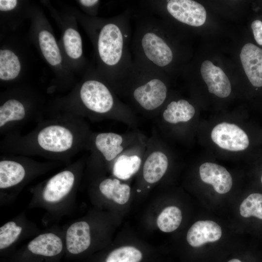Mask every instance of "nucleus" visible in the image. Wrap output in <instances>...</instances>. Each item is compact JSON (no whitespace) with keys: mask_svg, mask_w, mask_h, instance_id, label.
Listing matches in <instances>:
<instances>
[{"mask_svg":"<svg viewBox=\"0 0 262 262\" xmlns=\"http://www.w3.org/2000/svg\"><path fill=\"white\" fill-rule=\"evenodd\" d=\"M131 15L129 10H125L102 25L98 33V53L108 69L112 88L125 76L133 63Z\"/></svg>","mask_w":262,"mask_h":262,"instance_id":"f03ea898","label":"nucleus"},{"mask_svg":"<svg viewBox=\"0 0 262 262\" xmlns=\"http://www.w3.org/2000/svg\"><path fill=\"white\" fill-rule=\"evenodd\" d=\"M200 71L210 93L221 98L230 95L231 91L230 81L221 68L209 60H205L201 64Z\"/></svg>","mask_w":262,"mask_h":262,"instance_id":"ddd939ff","label":"nucleus"},{"mask_svg":"<svg viewBox=\"0 0 262 262\" xmlns=\"http://www.w3.org/2000/svg\"><path fill=\"white\" fill-rule=\"evenodd\" d=\"M41 51L47 62L52 66L61 63L62 57L56 40L51 33L43 30L39 34Z\"/></svg>","mask_w":262,"mask_h":262,"instance_id":"5701e85b","label":"nucleus"},{"mask_svg":"<svg viewBox=\"0 0 262 262\" xmlns=\"http://www.w3.org/2000/svg\"><path fill=\"white\" fill-rule=\"evenodd\" d=\"M221 235V228L216 223L211 220H200L189 229L186 239L191 246L197 247L207 243L216 242Z\"/></svg>","mask_w":262,"mask_h":262,"instance_id":"f3484780","label":"nucleus"},{"mask_svg":"<svg viewBox=\"0 0 262 262\" xmlns=\"http://www.w3.org/2000/svg\"><path fill=\"white\" fill-rule=\"evenodd\" d=\"M240 213L244 217L255 216L262 219V194L253 193L249 195L241 204Z\"/></svg>","mask_w":262,"mask_h":262,"instance_id":"393cba45","label":"nucleus"},{"mask_svg":"<svg viewBox=\"0 0 262 262\" xmlns=\"http://www.w3.org/2000/svg\"><path fill=\"white\" fill-rule=\"evenodd\" d=\"M80 2L86 7L96 6L99 2L98 0H81Z\"/></svg>","mask_w":262,"mask_h":262,"instance_id":"c85d7f7f","label":"nucleus"},{"mask_svg":"<svg viewBox=\"0 0 262 262\" xmlns=\"http://www.w3.org/2000/svg\"><path fill=\"white\" fill-rule=\"evenodd\" d=\"M199 175L204 182L212 185L219 194H226L231 188V176L221 165L209 162L203 163L199 167Z\"/></svg>","mask_w":262,"mask_h":262,"instance_id":"dca6fc26","label":"nucleus"},{"mask_svg":"<svg viewBox=\"0 0 262 262\" xmlns=\"http://www.w3.org/2000/svg\"><path fill=\"white\" fill-rule=\"evenodd\" d=\"M26 111L23 104L16 99H9L0 106V130L9 124L20 122L25 119Z\"/></svg>","mask_w":262,"mask_h":262,"instance_id":"412c9836","label":"nucleus"},{"mask_svg":"<svg viewBox=\"0 0 262 262\" xmlns=\"http://www.w3.org/2000/svg\"><path fill=\"white\" fill-rule=\"evenodd\" d=\"M98 189L104 197L120 205L126 203L131 196L130 186L116 178L103 179L99 181Z\"/></svg>","mask_w":262,"mask_h":262,"instance_id":"6ab92c4d","label":"nucleus"},{"mask_svg":"<svg viewBox=\"0 0 262 262\" xmlns=\"http://www.w3.org/2000/svg\"><path fill=\"white\" fill-rule=\"evenodd\" d=\"M25 225L19 221H9L0 228V252L1 257H7L18 240L23 236Z\"/></svg>","mask_w":262,"mask_h":262,"instance_id":"aec40b11","label":"nucleus"},{"mask_svg":"<svg viewBox=\"0 0 262 262\" xmlns=\"http://www.w3.org/2000/svg\"><path fill=\"white\" fill-rule=\"evenodd\" d=\"M228 262H242L240 260H238V259H231V260H229Z\"/></svg>","mask_w":262,"mask_h":262,"instance_id":"c756f323","label":"nucleus"},{"mask_svg":"<svg viewBox=\"0 0 262 262\" xmlns=\"http://www.w3.org/2000/svg\"><path fill=\"white\" fill-rule=\"evenodd\" d=\"M147 138L144 134L115 159L110 166L115 178L126 180L140 171L146 151Z\"/></svg>","mask_w":262,"mask_h":262,"instance_id":"9d476101","label":"nucleus"},{"mask_svg":"<svg viewBox=\"0 0 262 262\" xmlns=\"http://www.w3.org/2000/svg\"><path fill=\"white\" fill-rule=\"evenodd\" d=\"M143 134L136 129L124 133H92L87 145L91 151V161L110 167L120 154Z\"/></svg>","mask_w":262,"mask_h":262,"instance_id":"423d86ee","label":"nucleus"},{"mask_svg":"<svg viewBox=\"0 0 262 262\" xmlns=\"http://www.w3.org/2000/svg\"><path fill=\"white\" fill-rule=\"evenodd\" d=\"M77 182L76 169L61 171L49 178L38 190L36 202L50 211L60 208L70 199Z\"/></svg>","mask_w":262,"mask_h":262,"instance_id":"6e6552de","label":"nucleus"},{"mask_svg":"<svg viewBox=\"0 0 262 262\" xmlns=\"http://www.w3.org/2000/svg\"><path fill=\"white\" fill-rule=\"evenodd\" d=\"M65 255L64 237L47 232L34 237L6 257L4 262H60Z\"/></svg>","mask_w":262,"mask_h":262,"instance_id":"39448f33","label":"nucleus"},{"mask_svg":"<svg viewBox=\"0 0 262 262\" xmlns=\"http://www.w3.org/2000/svg\"><path fill=\"white\" fill-rule=\"evenodd\" d=\"M92 133L85 124L76 130L70 123L56 121L38 129L32 137V147L45 154H68L76 147L87 146Z\"/></svg>","mask_w":262,"mask_h":262,"instance_id":"20e7f679","label":"nucleus"},{"mask_svg":"<svg viewBox=\"0 0 262 262\" xmlns=\"http://www.w3.org/2000/svg\"><path fill=\"white\" fill-rule=\"evenodd\" d=\"M29 175V170L25 164L12 158L3 159L0 161V189L9 190L20 186Z\"/></svg>","mask_w":262,"mask_h":262,"instance_id":"4468645a","label":"nucleus"},{"mask_svg":"<svg viewBox=\"0 0 262 262\" xmlns=\"http://www.w3.org/2000/svg\"><path fill=\"white\" fill-rule=\"evenodd\" d=\"M211 139L220 147L229 151L246 149L249 141L246 133L239 126L227 122L217 124L211 132Z\"/></svg>","mask_w":262,"mask_h":262,"instance_id":"9b49d317","label":"nucleus"},{"mask_svg":"<svg viewBox=\"0 0 262 262\" xmlns=\"http://www.w3.org/2000/svg\"><path fill=\"white\" fill-rule=\"evenodd\" d=\"M21 69L17 56L9 49L0 50V79L8 81L16 78Z\"/></svg>","mask_w":262,"mask_h":262,"instance_id":"4be33fe9","label":"nucleus"},{"mask_svg":"<svg viewBox=\"0 0 262 262\" xmlns=\"http://www.w3.org/2000/svg\"><path fill=\"white\" fill-rule=\"evenodd\" d=\"M144 258L143 251L138 248L132 246H124L83 262H143Z\"/></svg>","mask_w":262,"mask_h":262,"instance_id":"a211bd4d","label":"nucleus"},{"mask_svg":"<svg viewBox=\"0 0 262 262\" xmlns=\"http://www.w3.org/2000/svg\"><path fill=\"white\" fill-rule=\"evenodd\" d=\"M261 182L262 183V177H261Z\"/></svg>","mask_w":262,"mask_h":262,"instance_id":"7c9ffc66","label":"nucleus"},{"mask_svg":"<svg viewBox=\"0 0 262 262\" xmlns=\"http://www.w3.org/2000/svg\"><path fill=\"white\" fill-rule=\"evenodd\" d=\"M144 9L159 16L168 15L182 24L199 27L205 22L206 11L204 6L192 0H146Z\"/></svg>","mask_w":262,"mask_h":262,"instance_id":"0eeeda50","label":"nucleus"},{"mask_svg":"<svg viewBox=\"0 0 262 262\" xmlns=\"http://www.w3.org/2000/svg\"><path fill=\"white\" fill-rule=\"evenodd\" d=\"M169 164V158L156 129L147 137V148L140 169L142 178L147 184L159 182L165 174Z\"/></svg>","mask_w":262,"mask_h":262,"instance_id":"1a4fd4ad","label":"nucleus"},{"mask_svg":"<svg viewBox=\"0 0 262 262\" xmlns=\"http://www.w3.org/2000/svg\"><path fill=\"white\" fill-rule=\"evenodd\" d=\"M194 107L187 100L166 102L155 118L158 128L166 125L175 126L189 122L195 114Z\"/></svg>","mask_w":262,"mask_h":262,"instance_id":"f8f14e48","label":"nucleus"},{"mask_svg":"<svg viewBox=\"0 0 262 262\" xmlns=\"http://www.w3.org/2000/svg\"><path fill=\"white\" fill-rule=\"evenodd\" d=\"M165 73L133 60L125 76L112 88L136 114L155 118L167 100Z\"/></svg>","mask_w":262,"mask_h":262,"instance_id":"f257e3e1","label":"nucleus"},{"mask_svg":"<svg viewBox=\"0 0 262 262\" xmlns=\"http://www.w3.org/2000/svg\"><path fill=\"white\" fill-rule=\"evenodd\" d=\"M251 26L255 40L259 45H262V21L255 20Z\"/></svg>","mask_w":262,"mask_h":262,"instance_id":"bb28decb","label":"nucleus"},{"mask_svg":"<svg viewBox=\"0 0 262 262\" xmlns=\"http://www.w3.org/2000/svg\"><path fill=\"white\" fill-rule=\"evenodd\" d=\"M17 3L16 0H0V10L1 11L11 10L15 8Z\"/></svg>","mask_w":262,"mask_h":262,"instance_id":"cd10ccee","label":"nucleus"},{"mask_svg":"<svg viewBox=\"0 0 262 262\" xmlns=\"http://www.w3.org/2000/svg\"><path fill=\"white\" fill-rule=\"evenodd\" d=\"M63 39L67 55L72 59L80 58L82 53V41L80 33L73 29L68 28L65 32Z\"/></svg>","mask_w":262,"mask_h":262,"instance_id":"a878e982","label":"nucleus"},{"mask_svg":"<svg viewBox=\"0 0 262 262\" xmlns=\"http://www.w3.org/2000/svg\"><path fill=\"white\" fill-rule=\"evenodd\" d=\"M182 220L180 210L174 206L164 208L159 215L157 224L159 229L164 232H171L180 226Z\"/></svg>","mask_w":262,"mask_h":262,"instance_id":"b1692460","label":"nucleus"},{"mask_svg":"<svg viewBox=\"0 0 262 262\" xmlns=\"http://www.w3.org/2000/svg\"><path fill=\"white\" fill-rule=\"evenodd\" d=\"M240 56L250 83L255 87L262 86V49L253 44L247 43L242 48Z\"/></svg>","mask_w":262,"mask_h":262,"instance_id":"2eb2a0df","label":"nucleus"},{"mask_svg":"<svg viewBox=\"0 0 262 262\" xmlns=\"http://www.w3.org/2000/svg\"><path fill=\"white\" fill-rule=\"evenodd\" d=\"M80 97L89 116L115 120L136 129V114L119 98L111 86L98 80H88L81 87Z\"/></svg>","mask_w":262,"mask_h":262,"instance_id":"7ed1b4c3","label":"nucleus"}]
</instances>
